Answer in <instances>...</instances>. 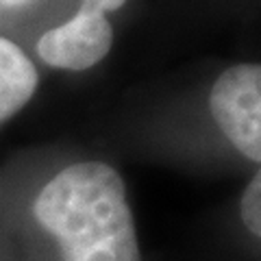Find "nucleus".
I'll return each instance as SVG.
<instances>
[{
  "instance_id": "3",
  "label": "nucleus",
  "mask_w": 261,
  "mask_h": 261,
  "mask_svg": "<svg viewBox=\"0 0 261 261\" xmlns=\"http://www.w3.org/2000/svg\"><path fill=\"white\" fill-rule=\"evenodd\" d=\"M113 29L105 13L81 7L74 18L46 31L37 42L39 57L61 70H87L107 57Z\"/></svg>"
},
{
  "instance_id": "1",
  "label": "nucleus",
  "mask_w": 261,
  "mask_h": 261,
  "mask_svg": "<svg viewBox=\"0 0 261 261\" xmlns=\"http://www.w3.org/2000/svg\"><path fill=\"white\" fill-rule=\"evenodd\" d=\"M33 214L63 261H142L126 183L109 163L63 168L39 192Z\"/></svg>"
},
{
  "instance_id": "5",
  "label": "nucleus",
  "mask_w": 261,
  "mask_h": 261,
  "mask_svg": "<svg viewBox=\"0 0 261 261\" xmlns=\"http://www.w3.org/2000/svg\"><path fill=\"white\" fill-rule=\"evenodd\" d=\"M240 211H242V220L246 224V228L255 238H259L261 235V176L259 172L252 176V181L244 190Z\"/></svg>"
},
{
  "instance_id": "6",
  "label": "nucleus",
  "mask_w": 261,
  "mask_h": 261,
  "mask_svg": "<svg viewBox=\"0 0 261 261\" xmlns=\"http://www.w3.org/2000/svg\"><path fill=\"white\" fill-rule=\"evenodd\" d=\"M126 0H83L81 7L85 9H92V11H98V13H107V11H116L124 5Z\"/></svg>"
},
{
  "instance_id": "4",
  "label": "nucleus",
  "mask_w": 261,
  "mask_h": 261,
  "mask_svg": "<svg viewBox=\"0 0 261 261\" xmlns=\"http://www.w3.org/2000/svg\"><path fill=\"white\" fill-rule=\"evenodd\" d=\"M37 83V70L22 48L0 37V122L13 118L31 100Z\"/></svg>"
},
{
  "instance_id": "7",
  "label": "nucleus",
  "mask_w": 261,
  "mask_h": 261,
  "mask_svg": "<svg viewBox=\"0 0 261 261\" xmlns=\"http://www.w3.org/2000/svg\"><path fill=\"white\" fill-rule=\"evenodd\" d=\"M5 5H9V7H20V5H24V3H29V0H3Z\"/></svg>"
},
{
  "instance_id": "2",
  "label": "nucleus",
  "mask_w": 261,
  "mask_h": 261,
  "mask_svg": "<svg viewBox=\"0 0 261 261\" xmlns=\"http://www.w3.org/2000/svg\"><path fill=\"white\" fill-rule=\"evenodd\" d=\"M216 124L244 157L261 161V65L238 63L216 79L209 96Z\"/></svg>"
}]
</instances>
